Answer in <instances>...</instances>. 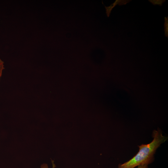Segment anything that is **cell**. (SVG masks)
Masks as SVG:
<instances>
[{"instance_id":"obj_1","label":"cell","mask_w":168,"mask_h":168,"mask_svg":"<svg viewBox=\"0 0 168 168\" xmlns=\"http://www.w3.org/2000/svg\"><path fill=\"white\" fill-rule=\"evenodd\" d=\"M153 140L150 143L138 146L139 150L132 158L128 161L119 164L118 168H134L141 165H147L154 160V155L158 147L166 141L167 137L163 135L160 129L154 130L152 133Z\"/></svg>"},{"instance_id":"obj_2","label":"cell","mask_w":168,"mask_h":168,"mask_svg":"<svg viewBox=\"0 0 168 168\" xmlns=\"http://www.w3.org/2000/svg\"><path fill=\"white\" fill-rule=\"evenodd\" d=\"M130 1H131V0H116L113 3H112L110 6L108 7L105 6L104 4L102 1V2L105 8L106 15L108 17H109L110 15L112 9L117 5L118 4L119 5H125L129 2Z\"/></svg>"},{"instance_id":"obj_3","label":"cell","mask_w":168,"mask_h":168,"mask_svg":"<svg viewBox=\"0 0 168 168\" xmlns=\"http://www.w3.org/2000/svg\"><path fill=\"white\" fill-rule=\"evenodd\" d=\"M165 22L164 24V30L165 36L168 37V17L164 18Z\"/></svg>"},{"instance_id":"obj_4","label":"cell","mask_w":168,"mask_h":168,"mask_svg":"<svg viewBox=\"0 0 168 168\" xmlns=\"http://www.w3.org/2000/svg\"><path fill=\"white\" fill-rule=\"evenodd\" d=\"M148 1L153 5H158L161 6L163 3L166 1L165 0H149Z\"/></svg>"},{"instance_id":"obj_5","label":"cell","mask_w":168,"mask_h":168,"mask_svg":"<svg viewBox=\"0 0 168 168\" xmlns=\"http://www.w3.org/2000/svg\"><path fill=\"white\" fill-rule=\"evenodd\" d=\"M4 69V62L0 59V79L3 70Z\"/></svg>"},{"instance_id":"obj_6","label":"cell","mask_w":168,"mask_h":168,"mask_svg":"<svg viewBox=\"0 0 168 168\" xmlns=\"http://www.w3.org/2000/svg\"><path fill=\"white\" fill-rule=\"evenodd\" d=\"M52 168H55L56 167L55 164H54V161L52 160ZM41 168H48V165L46 164H43L41 165Z\"/></svg>"},{"instance_id":"obj_7","label":"cell","mask_w":168,"mask_h":168,"mask_svg":"<svg viewBox=\"0 0 168 168\" xmlns=\"http://www.w3.org/2000/svg\"><path fill=\"white\" fill-rule=\"evenodd\" d=\"M138 168H148L147 165H141L138 166Z\"/></svg>"}]
</instances>
